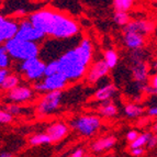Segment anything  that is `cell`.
Wrapping results in <instances>:
<instances>
[{
    "label": "cell",
    "mask_w": 157,
    "mask_h": 157,
    "mask_svg": "<svg viewBox=\"0 0 157 157\" xmlns=\"http://www.w3.org/2000/svg\"><path fill=\"white\" fill-rule=\"evenodd\" d=\"M94 56V46L89 39H82L76 46L68 48L46 65L45 76L60 73L68 81H78L86 76Z\"/></svg>",
    "instance_id": "6da1fadb"
},
{
    "label": "cell",
    "mask_w": 157,
    "mask_h": 157,
    "mask_svg": "<svg viewBox=\"0 0 157 157\" xmlns=\"http://www.w3.org/2000/svg\"><path fill=\"white\" fill-rule=\"evenodd\" d=\"M29 19L34 26L44 32L46 36L53 39H73L79 33V25L74 19L50 9L33 12L30 14Z\"/></svg>",
    "instance_id": "7a4b0ae2"
},
{
    "label": "cell",
    "mask_w": 157,
    "mask_h": 157,
    "mask_svg": "<svg viewBox=\"0 0 157 157\" xmlns=\"http://www.w3.org/2000/svg\"><path fill=\"white\" fill-rule=\"evenodd\" d=\"M3 45L6 46L11 58L19 60V62L37 57L41 53V48H40L37 42L23 41V40L17 39V37H13V39L5 42Z\"/></svg>",
    "instance_id": "3957f363"
},
{
    "label": "cell",
    "mask_w": 157,
    "mask_h": 157,
    "mask_svg": "<svg viewBox=\"0 0 157 157\" xmlns=\"http://www.w3.org/2000/svg\"><path fill=\"white\" fill-rule=\"evenodd\" d=\"M46 65L42 58L33 57L29 59L22 60L19 65V73H21L23 77L29 81H39L45 77Z\"/></svg>",
    "instance_id": "277c9868"
},
{
    "label": "cell",
    "mask_w": 157,
    "mask_h": 157,
    "mask_svg": "<svg viewBox=\"0 0 157 157\" xmlns=\"http://www.w3.org/2000/svg\"><path fill=\"white\" fill-rule=\"evenodd\" d=\"M74 131L82 136H92L101 126V119L97 115H80L71 122Z\"/></svg>",
    "instance_id": "5b68a950"
},
{
    "label": "cell",
    "mask_w": 157,
    "mask_h": 157,
    "mask_svg": "<svg viewBox=\"0 0 157 157\" xmlns=\"http://www.w3.org/2000/svg\"><path fill=\"white\" fill-rule=\"evenodd\" d=\"M133 54L131 55L132 59V77L135 80V82L139 84V87L142 90L146 86V81L148 80V65L145 62L141 55V50L133 51Z\"/></svg>",
    "instance_id": "8992f818"
},
{
    "label": "cell",
    "mask_w": 157,
    "mask_h": 157,
    "mask_svg": "<svg viewBox=\"0 0 157 157\" xmlns=\"http://www.w3.org/2000/svg\"><path fill=\"white\" fill-rule=\"evenodd\" d=\"M68 79L64 76L63 74L56 73L45 76L43 80L35 81L33 84V89L39 92H48L52 90H62L68 85Z\"/></svg>",
    "instance_id": "52a82bcc"
},
{
    "label": "cell",
    "mask_w": 157,
    "mask_h": 157,
    "mask_svg": "<svg viewBox=\"0 0 157 157\" xmlns=\"http://www.w3.org/2000/svg\"><path fill=\"white\" fill-rule=\"evenodd\" d=\"M62 97H63L62 90H52V91H48L42 98V100L39 102V105L36 107L37 113L40 115L44 117V115H48L54 112V111H56L59 108Z\"/></svg>",
    "instance_id": "ba28073f"
},
{
    "label": "cell",
    "mask_w": 157,
    "mask_h": 157,
    "mask_svg": "<svg viewBox=\"0 0 157 157\" xmlns=\"http://www.w3.org/2000/svg\"><path fill=\"white\" fill-rule=\"evenodd\" d=\"M46 34L29 20H21L20 21V26H19V31L17 33L16 37L19 40H23V41H32V42H42Z\"/></svg>",
    "instance_id": "9c48e42d"
},
{
    "label": "cell",
    "mask_w": 157,
    "mask_h": 157,
    "mask_svg": "<svg viewBox=\"0 0 157 157\" xmlns=\"http://www.w3.org/2000/svg\"><path fill=\"white\" fill-rule=\"evenodd\" d=\"M20 22H17L11 18L0 17V42L5 43L9 40L16 37L19 31Z\"/></svg>",
    "instance_id": "30bf717a"
},
{
    "label": "cell",
    "mask_w": 157,
    "mask_h": 157,
    "mask_svg": "<svg viewBox=\"0 0 157 157\" xmlns=\"http://www.w3.org/2000/svg\"><path fill=\"white\" fill-rule=\"evenodd\" d=\"M33 90L28 86H20L19 85L16 88L6 91L5 99L8 102H16V103L26 102L31 100L33 97Z\"/></svg>",
    "instance_id": "8fae6325"
},
{
    "label": "cell",
    "mask_w": 157,
    "mask_h": 157,
    "mask_svg": "<svg viewBox=\"0 0 157 157\" xmlns=\"http://www.w3.org/2000/svg\"><path fill=\"white\" fill-rule=\"evenodd\" d=\"M109 69H110V67L108 66L107 62L105 59H99L97 62H94L91 66H89L86 76H85L87 82L96 84L98 80H100L107 75Z\"/></svg>",
    "instance_id": "7c38bea8"
},
{
    "label": "cell",
    "mask_w": 157,
    "mask_h": 157,
    "mask_svg": "<svg viewBox=\"0 0 157 157\" xmlns=\"http://www.w3.org/2000/svg\"><path fill=\"white\" fill-rule=\"evenodd\" d=\"M123 42L128 48L132 51L141 50L144 46V34L134 31H123Z\"/></svg>",
    "instance_id": "4fadbf2b"
},
{
    "label": "cell",
    "mask_w": 157,
    "mask_h": 157,
    "mask_svg": "<svg viewBox=\"0 0 157 157\" xmlns=\"http://www.w3.org/2000/svg\"><path fill=\"white\" fill-rule=\"evenodd\" d=\"M155 29V25L152 21L144 20V19H137V20H132L125 26L123 31H134L139 32L142 34H148Z\"/></svg>",
    "instance_id": "5bb4252c"
},
{
    "label": "cell",
    "mask_w": 157,
    "mask_h": 157,
    "mask_svg": "<svg viewBox=\"0 0 157 157\" xmlns=\"http://www.w3.org/2000/svg\"><path fill=\"white\" fill-rule=\"evenodd\" d=\"M46 133L50 135L52 143H57L60 142L63 139H65L68 134V126L64 122H54L51 124L46 130Z\"/></svg>",
    "instance_id": "9a60e30c"
},
{
    "label": "cell",
    "mask_w": 157,
    "mask_h": 157,
    "mask_svg": "<svg viewBox=\"0 0 157 157\" xmlns=\"http://www.w3.org/2000/svg\"><path fill=\"white\" fill-rule=\"evenodd\" d=\"M115 144H117V139L114 136H105L92 143L91 151L96 154H99L107 152L108 149H111Z\"/></svg>",
    "instance_id": "2e32d148"
},
{
    "label": "cell",
    "mask_w": 157,
    "mask_h": 157,
    "mask_svg": "<svg viewBox=\"0 0 157 157\" xmlns=\"http://www.w3.org/2000/svg\"><path fill=\"white\" fill-rule=\"evenodd\" d=\"M117 87L113 84H107L105 86H102L101 88L94 92V99L98 101H105V100H110L117 92Z\"/></svg>",
    "instance_id": "e0dca14e"
},
{
    "label": "cell",
    "mask_w": 157,
    "mask_h": 157,
    "mask_svg": "<svg viewBox=\"0 0 157 157\" xmlns=\"http://www.w3.org/2000/svg\"><path fill=\"white\" fill-rule=\"evenodd\" d=\"M99 112L102 117L108 119H112L118 115V108L110 100H105L102 101V103L99 107Z\"/></svg>",
    "instance_id": "ac0fdd59"
},
{
    "label": "cell",
    "mask_w": 157,
    "mask_h": 157,
    "mask_svg": "<svg viewBox=\"0 0 157 157\" xmlns=\"http://www.w3.org/2000/svg\"><path fill=\"white\" fill-rule=\"evenodd\" d=\"M144 112V109L141 105H136V103H128L124 107V113L128 118L130 119H136L140 118Z\"/></svg>",
    "instance_id": "d6986e66"
},
{
    "label": "cell",
    "mask_w": 157,
    "mask_h": 157,
    "mask_svg": "<svg viewBox=\"0 0 157 157\" xmlns=\"http://www.w3.org/2000/svg\"><path fill=\"white\" fill-rule=\"evenodd\" d=\"M19 84H20V77L18 75H14V74H9L7 78L0 84V86H1L2 91H8V90H11L13 88H16L17 86H19Z\"/></svg>",
    "instance_id": "ffe728a7"
},
{
    "label": "cell",
    "mask_w": 157,
    "mask_h": 157,
    "mask_svg": "<svg viewBox=\"0 0 157 157\" xmlns=\"http://www.w3.org/2000/svg\"><path fill=\"white\" fill-rule=\"evenodd\" d=\"M30 145L32 146H41V145H48L52 143L50 135L47 133H42V134H36L30 137L29 140Z\"/></svg>",
    "instance_id": "44dd1931"
},
{
    "label": "cell",
    "mask_w": 157,
    "mask_h": 157,
    "mask_svg": "<svg viewBox=\"0 0 157 157\" xmlns=\"http://www.w3.org/2000/svg\"><path fill=\"white\" fill-rule=\"evenodd\" d=\"M113 19H114V22L119 25L125 26L128 22L131 21V18L128 14V11H119L115 10L114 16H113Z\"/></svg>",
    "instance_id": "7402d4cb"
},
{
    "label": "cell",
    "mask_w": 157,
    "mask_h": 157,
    "mask_svg": "<svg viewBox=\"0 0 157 157\" xmlns=\"http://www.w3.org/2000/svg\"><path fill=\"white\" fill-rule=\"evenodd\" d=\"M105 60L107 62L108 66L111 68H114L115 66L118 65L119 62V56L118 53L115 52L114 50H108L105 52Z\"/></svg>",
    "instance_id": "603a6c76"
},
{
    "label": "cell",
    "mask_w": 157,
    "mask_h": 157,
    "mask_svg": "<svg viewBox=\"0 0 157 157\" xmlns=\"http://www.w3.org/2000/svg\"><path fill=\"white\" fill-rule=\"evenodd\" d=\"M153 134L152 133H143L140 134L139 137L135 140L134 142L130 143V148H135V147H144L145 145H147L149 139Z\"/></svg>",
    "instance_id": "cb8c5ba5"
},
{
    "label": "cell",
    "mask_w": 157,
    "mask_h": 157,
    "mask_svg": "<svg viewBox=\"0 0 157 157\" xmlns=\"http://www.w3.org/2000/svg\"><path fill=\"white\" fill-rule=\"evenodd\" d=\"M134 0H113V7L115 10L128 11L133 7Z\"/></svg>",
    "instance_id": "d4e9b609"
},
{
    "label": "cell",
    "mask_w": 157,
    "mask_h": 157,
    "mask_svg": "<svg viewBox=\"0 0 157 157\" xmlns=\"http://www.w3.org/2000/svg\"><path fill=\"white\" fill-rule=\"evenodd\" d=\"M11 63V56L5 45L0 47V68H8Z\"/></svg>",
    "instance_id": "484cf974"
},
{
    "label": "cell",
    "mask_w": 157,
    "mask_h": 157,
    "mask_svg": "<svg viewBox=\"0 0 157 157\" xmlns=\"http://www.w3.org/2000/svg\"><path fill=\"white\" fill-rule=\"evenodd\" d=\"M5 110H7L13 115H18L19 113L21 112V107L16 102H10L7 105H5Z\"/></svg>",
    "instance_id": "4316f807"
},
{
    "label": "cell",
    "mask_w": 157,
    "mask_h": 157,
    "mask_svg": "<svg viewBox=\"0 0 157 157\" xmlns=\"http://www.w3.org/2000/svg\"><path fill=\"white\" fill-rule=\"evenodd\" d=\"M13 120V114L8 112L7 110H2L0 112V122L2 124H9Z\"/></svg>",
    "instance_id": "83f0119b"
},
{
    "label": "cell",
    "mask_w": 157,
    "mask_h": 157,
    "mask_svg": "<svg viewBox=\"0 0 157 157\" xmlns=\"http://www.w3.org/2000/svg\"><path fill=\"white\" fill-rule=\"evenodd\" d=\"M139 135L140 134L137 131H128V133H126V140H128L130 143H132V142H134L139 137Z\"/></svg>",
    "instance_id": "f1b7e54d"
},
{
    "label": "cell",
    "mask_w": 157,
    "mask_h": 157,
    "mask_svg": "<svg viewBox=\"0 0 157 157\" xmlns=\"http://www.w3.org/2000/svg\"><path fill=\"white\" fill-rule=\"evenodd\" d=\"M144 148L143 147H135V148H130V153L132 156H142L144 154Z\"/></svg>",
    "instance_id": "f546056e"
},
{
    "label": "cell",
    "mask_w": 157,
    "mask_h": 157,
    "mask_svg": "<svg viewBox=\"0 0 157 157\" xmlns=\"http://www.w3.org/2000/svg\"><path fill=\"white\" fill-rule=\"evenodd\" d=\"M9 74H10V71H9L8 68H1L0 69V84L7 78V76H8Z\"/></svg>",
    "instance_id": "4dcf8cb0"
},
{
    "label": "cell",
    "mask_w": 157,
    "mask_h": 157,
    "mask_svg": "<svg viewBox=\"0 0 157 157\" xmlns=\"http://www.w3.org/2000/svg\"><path fill=\"white\" fill-rule=\"evenodd\" d=\"M156 145H157V136L152 135L151 139H149L148 143H147V147H148L149 149H152V148H154V147H156Z\"/></svg>",
    "instance_id": "1f68e13d"
},
{
    "label": "cell",
    "mask_w": 157,
    "mask_h": 157,
    "mask_svg": "<svg viewBox=\"0 0 157 157\" xmlns=\"http://www.w3.org/2000/svg\"><path fill=\"white\" fill-rule=\"evenodd\" d=\"M71 157H82L85 156V151L82 148H77L73 154H71Z\"/></svg>",
    "instance_id": "d6a6232c"
},
{
    "label": "cell",
    "mask_w": 157,
    "mask_h": 157,
    "mask_svg": "<svg viewBox=\"0 0 157 157\" xmlns=\"http://www.w3.org/2000/svg\"><path fill=\"white\" fill-rule=\"evenodd\" d=\"M147 114H148L149 117H157V105L148 108V110H147Z\"/></svg>",
    "instance_id": "836d02e7"
},
{
    "label": "cell",
    "mask_w": 157,
    "mask_h": 157,
    "mask_svg": "<svg viewBox=\"0 0 157 157\" xmlns=\"http://www.w3.org/2000/svg\"><path fill=\"white\" fill-rule=\"evenodd\" d=\"M151 86H152L153 88L157 91V73L155 74L152 78H151Z\"/></svg>",
    "instance_id": "e575fe53"
},
{
    "label": "cell",
    "mask_w": 157,
    "mask_h": 157,
    "mask_svg": "<svg viewBox=\"0 0 157 157\" xmlns=\"http://www.w3.org/2000/svg\"><path fill=\"white\" fill-rule=\"evenodd\" d=\"M17 14H20V16H24L25 14V10H23V9H19V10L16 11Z\"/></svg>",
    "instance_id": "d590c367"
},
{
    "label": "cell",
    "mask_w": 157,
    "mask_h": 157,
    "mask_svg": "<svg viewBox=\"0 0 157 157\" xmlns=\"http://www.w3.org/2000/svg\"><path fill=\"white\" fill-rule=\"evenodd\" d=\"M0 156H1V157H11V156H12V154H10V153L2 152L1 154H0Z\"/></svg>",
    "instance_id": "8d00e7d4"
},
{
    "label": "cell",
    "mask_w": 157,
    "mask_h": 157,
    "mask_svg": "<svg viewBox=\"0 0 157 157\" xmlns=\"http://www.w3.org/2000/svg\"><path fill=\"white\" fill-rule=\"evenodd\" d=\"M152 68L154 69L155 71H157V59L155 60L154 63H153V65H152Z\"/></svg>",
    "instance_id": "74e56055"
},
{
    "label": "cell",
    "mask_w": 157,
    "mask_h": 157,
    "mask_svg": "<svg viewBox=\"0 0 157 157\" xmlns=\"http://www.w3.org/2000/svg\"><path fill=\"white\" fill-rule=\"evenodd\" d=\"M154 130L157 132V122H156V123H155V125H154Z\"/></svg>",
    "instance_id": "f35d334b"
},
{
    "label": "cell",
    "mask_w": 157,
    "mask_h": 157,
    "mask_svg": "<svg viewBox=\"0 0 157 157\" xmlns=\"http://www.w3.org/2000/svg\"><path fill=\"white\" fill-rule=\"evenodd\" d=\"M154 1H155V2H157V0H154Z\"/></svg>",
    "instance_id": "ab89813d"
}]
</instances>
